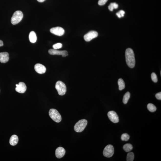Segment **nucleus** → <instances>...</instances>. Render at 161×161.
Segmentation results:
<instances>
[{"instance_id":"bb28decb","label":"nucleus","mask_w":161,"mask_h":161,"mask_svg":"<svg viewBox=\"0 0 161 161\" xmlns=\"http://www.w3.org/2000/svg\"><path fill=\"white\" fill-rule=\"evenodd\" d=\"M108 0H99L98 4L100 5H103L105 4Z\"/></svg>"},{"instance_id":"6ab92c4d","label":"nucleus","mask_w":161,"mask_h":161,"mask_svg":"<svg viewBox=\"0 0 161 161\" xmlns=\"http://www.w3.org/2000/svg\"><path fill=\"white\" fill-rule=\"evenodd\" d=\"M124 151L126 152H131L133 149V146L131 144H127L124 146L123 147Z\"/></svg>"},{"instance_id":"4468645a","label":"nucleus","mask_w":161,"mask_h":161,"mask_svg":"<svg viewBox=\"0 0 161 161\" xmlns=\"http://www.w3.org/2000/svg\"><path fill=\"white\" fill-rule=\"evenodd\" d=\"M9 54L7 52H1L0 53V62L2 63H5L8 61Z\"/></svg>"},{"instance_id":"cd10ccee","label":"nucleus","mask_w":161,"mask_h":161,"mask_svg":"<svg viewBox=\"0 0 161 161\" xmlns=\"http://www.w3.org/2000/svg\"><path fill=\"white\" fill-rule=\"evenodd\" d=\"M155 97L158 100H161V92L156 94L155 95Z\"/></svg>"},{"instance_id":"0eeeda50","label":"nucleus","mask_w":161,"mask_h":161,"mask_svg":"<svg viewBox=\"0 0 161 161\" xmlns=\"http://www.w3.org/2000/svg\"><path fill=\"white\" fill-rule=\"evenodd\" d=\"M98 33L95 31H91L84 36V40L86 41H89L92 39L96 38L98 36Z\"/></svg>"},{"instance_id":"f3484780","label":"nucleus","mask_w":161,"mask_h":161,"mask_svg":"<svg viewBox=\"0 0 161 161\" xmlns=\"http://www.w3.org/2000/svg\"><path fill=\"white\" fill-rule=\"evenodd\" d=\"M118 84L119 86V89L122 90L124 89L125 88V84L124 81L122 79H119L118 81Z\"/></svg>"},{"instance_id":"aec40b11","label":"nucleus","mask_w":161,"mask_h":161,"mask_svg":"<svg viewBox=\"0 0 161 161\" xmlns=\"http://www.w3.org/2000/svg\"><path fill=\"white\" fill-rule=\"evenodd\" d=\"M147 108L148 110L151 112H154L156 111L157 108L156 106L153 104L149 103L147 105Z\"/></svg>"},{"instance_id":"f8f14e48","label":"nucleus","mask_w":161,"mask_h":161,"mask_svg":"<svg viewBox=\"0 0 161 161\" xmlns=\"http://www.w3.org/2000/svg\"><path fill=\"white\" fill-rule=\"evenodd\" d=\"M34 69L37 73L42 74L46 72V68L43 65L40 64H37L34 66Z\"/></svg>"},{"instance_id":"1a4fd4ad","label":"nucleus","mask_w":161,"mask_h":161,"mask_svg":"<svg viewBox=\"0 0 161 161\" xmlns=\"http://www.w3.org/2000/svg\"><path fill=\"white\" fill-rule=\"evenodd\" d=\"M48 52L51 55H62V57H66L68 55V52L66 50H58L54 49H50Z\"/></svg>"},{"instance_id":"a878e982","label":"nucleus","mask_w":161,"mask_h":161,"mask_svg":"<svg viewBox=\"0 0 161 161\" xmlns=\"http://www.w3.org/2000/svg\"><path fill=\"white\" fill-rule=\"evenodd\" d=\"M125 12L124 10H120L116 13V15L119 18L124 17Z\"/></svg>"},{"instance_id":"5701e85b","label":"nucleus","mask_w":161,"mask_h":161,"mask_svg":"<svg viewBox=\"0 0 161 161\" xmlns=\"http://www.w3.org/2000/svg\"><path fill=\"white\" fill-rule=\"evenodd\" d=\"M130 136L127 133H124L121 136V139L122 141H127L130 139Z\"/></svg>"},{"instance_id":"dca6fc26","label":"nucleus","mask_w":161,"mask_h":161,"mask_svg":"<svg viewBox=\"0 0 161 161\" xmlns=\"http://www.w3.org/2000/svg\"><path fill=\"white\" fill-rule=\"evenodd\" d=\"M29 39L31 42L35 43L37 40V37L34 31L30 32L29 36Z\"/></svg>"},{"instance_id":"9b49d317","label":"nucleus","mask_w":161,"mask_h":161,"mask_svg":"<svg viewBox=\"0 0 161 161\" xmlns=\"http://www.w3.org/2000/svg\"><path fill=\"white\" fill-rule=\"evenodd\" d=\"M16 91L19 93H24L26 91L27 87L24 82H20L18 84L16 85Z\"/></svg>"},{"instance_id":"39448f33","label":"nucleus","mask_w":161,"mask_h":161,"mask_svg":"<svg viewBox=\"0 0 161 161\" xmlns=\"http://www.w3.org/2000/svg\"><path fill=\"white\" fill-rule=\"evenodd\" d=\"M55 88L59 94L63 95L65 94L67 91V88L65 83L61 81H58L56 83Z\"/></svg>"},{"instance_id":"b1692460","label":"nucleus","mask_w":161,"mask_h":161,"mask_svg":"<svg viewBox=\"0 0 161 161\" xmlns=\"http://www.w3.org/2000/svg\"><path fill=\"white\" fill-rule=\"evenodd\" d=\"M62 44L59 43L53 45V49L57 50L61 48L62 47Z\"/></svg>"},{"instance_id":"412c9836","label":"nucleus","mask_w":161,"mask_h":161,"mask_svg":"<svg viewBox=\"0 0 161 161\" xmlns=\"http://www.w3.org/2000/svg\"><path fill=\"white\" fill-rule=\"evenodd\" d=\"M118 7V5L117 4L114 3L110 4L108 6V8L110 11H112L114 9H117Z\"/></svg>"},{"instance_id":"c756f323","label":"nucleus","mask_w":161,"mask_h":161,"mask_svg":"<svg viewBox=\"0 0 161 161\" xmlns=\"http://www.w3.org/2000/svg\"><path fill=\"white\" fill-rule=\"evenodd\" d=\"M37 1L38 2H39L42 3L46 1V0H37Z\"/></svg>"},{"instance_id":"393cba45","label":"nucleus","mask_w":161,"mask_h":161,"mask_svg":"<svg viewBox=\"0 0 161 161\" xmlns=\"http://www.w3.org/2000/svg\"><path fill=\"white\" fill-rule=\"evenodd\" d=\"M151 79L154 82L156 83L158 81V78H157L156 74L154 73H152Z\"/></svg>"},{"instance_id":"f257e3e1","label":"nucleus","mask_w":161,"mask_h":161,"mask_svg":"<svg viewBox=\"0 0 161 161\" xmlns=\"http://www.w3.org/2000/svg\"><path fill=\"white\" fill-rule=\"evenodd\" d=\"M125 57L126 63L130 68L134 67L135 63L134 53L131 48H128L125 52Z\"/></svg>"},{"instance_id":"c85d7f7f","label":"nucleus","mask_w":161,"mask_h":161,"mask_svg":"<svg viewBox=\"0 0 161 161\" xmlns=\"http://www.w3.org/2000/svg\"><path fill=\"white\" fill-rule=\"evenodd\" d=\"M3 45V43L2 41L0 40V47L2 46Z\"/></svg>"},{"instance_id":"423d86ee","label":"nucleus","mask_w":161,"mask_h":161,"mask_svg":"<svg viewBox=\"0 0 161 161\" xmlns=\"http://www.w3.org/2000/svg\"><path fill=\"white\" fill-rule=\"evenodd\" d=\"M114 153V149L113 145H108L104 150L103 154L104 156L107 158H110L113 156Z\"/></svg>"},{"instance_id":"4be33fe9","label":"nucleus","mask_w":161,"mask_h":161,"mask_svg":"<svg viewBox=\"0 0 161 161\" xmlns=\"http://www.w3.org/2000/svg\"><path fill=\"white\" fill-rule=\"evenodd\" d=\"M134 158V154L133 152H130L128 153L126 158L127 161H133Z\"/></svg>"},{"instance_id":"ddd939ff","label":"nucleus","mask_w":161,"mask_h":161,"mask_svg":"<svg viewBox=\"0 0 161 161\" xmlns=\"http://www.w3.org/2000/svg\"><path fill=\"white\" fill-rule=\"evenodd\" d=\"M66 151L64 148L59 147L56 149L55 151L56 156L58 158H61L64 156Z\"/></svg>"},{"instance_id":"f03ea898","label":"nucleus","mask_w":161,"mask_h":161,"mask_svg":"<svg viewBox=\"0 0 161 161\" xmlns=\"http://www.w3.org/2000/svg\"><path fill=\"white\" fill-rule=\"evenodd\" d=\"M88 124V121L85 119H82L77 122L74 126V130L77 133H80L82 132Z\"/></svg>"},{"instance_id":"2eb2a0df","label":"nucleus","mask_w":161,"mask_h":161,"mask_svg":"<svg viewBox=\"0 0 161 161\" xmlns=\"http://www.w3.org/2000/svg\"><path fill=\"white\" fill-rule=\"evenodd\" d=\"M18 141V137L17 136L14 135L10 137L9 141L10 144L12 146H15L17 144Z\"/></svg>"},{"instance_id":"9d476101","label":"nucleus","mask_w":161,"mask_h":161,"mask_svg":"<svg viewBox=\"0 0 161 161\" xmlns=\"http://www.w3.org/2000/svg\"><path fill=\"white\" fill-rule=\"evenodd\" d=\"M108 115L109 118L112 122L116 123L119 122L118 116L115 112L113 111L109 112L108 113Z\"/></svg>"},{"instance_id":"6e6552de","label":"nucleus","mask_w":161,"mask_h":161,"mask_svg":"<svg viewBox=\"0 0 161 161\" xmlns=\"http://www.w3.org/2000/svg\"><path fill=\"white\" fill-rule=\"evenodd\" d=\"M50 31L51 33L54 35L59 36H61L64 35L65 32L64 29L59 27L52 28L50 29Z\"/></svg>"},{"instance_id":"7ed1b4c3","label":"nucleus","mask_w":161,"mask_h":161,"mask_svg":"<svg viewBox=\"0 0 161 161\" xmlns=\"http://www.w3.org/2000/svg\"><path fill=\"white\" fill-rule=\"evenodd\" d=\"M23 17V14L21 11H16L13 15L11 22L13 25H15L20 22Z\"/></svg>"},{"instance_id":"7c9ffc66","label":"nucleus","mask_w":161,"mask_h":161,"mask_svg":"<svg viewBox=\"0 0 161 161\" xmlns=\"http://www.w3.org/2000/svg\"><path fill=\"white\" fill-rule=\"evenodd\" d=\"M160 75H161V71H160Z\"/></svg>"},{"instance_id":"20e7f679","label":"nucleus","mask_w":161,"mask_h":161,"mask_svg":"<svg viewBox=\"0 0 161 161\" xmlns=\"http://www.w3.org/2000/svg\"><path fill=\"white\" fill-rule=\"evenodd\" d=\"M49 113L50 117L54 122L57 123L61 122V116L57 110L51 109L50 110Z\"/></svg>"},{"instance_id":"a211bd4d","label":"nucleus","mask_w":161,"mask_h":161,"mask_svg":"<svg viewBox=\"0 0 161 161\" xmlns=\"http://www.w3.org/2000/svg\"><path fill=\"white\" fill-rule=\"evenodd\" d=\"M130 96H131V94L130 92H128L125 94L123 98V102L124 104H126L129 100Z\"/></svg>"}]
</instances>
